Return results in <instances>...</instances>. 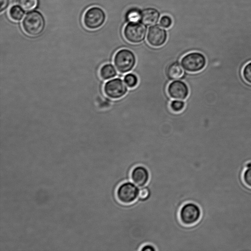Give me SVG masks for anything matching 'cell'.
<instances>
[{"label":"cell","instance_id":"obj_1","mask_svg":"<svg viewBox=\"0 0 251 251\" xmlns=\"http://www.w3.org/2000/svg\"><path fill=\"white\" fill-rule=\"evenodd\" d=\"M45 25V22L43 15L36 10L27 13L22 23L25 33L32 37L40 35L44 30Z\"/></svg>","mask_w":251,"mask_h":251},{"label":"cell","instance_id":"obj_2","mask_svg":"<svg viewBox=\"0 0 251 251\" xmlns=\"http://www.w3.org/2000/svg\"><path fill=\"white\" fill-rule=\"evenodd\" d=\"M201 209L197 203L189 201L183 204L179 211V219L183 225L191 226L197 224L201 219Z\"/></svg>","mask_w":251,"mask_h":251},{"label":"cell","instance_id":"obj_3","mask_svg":"<svg viewBox=\"0 0 251 251\" xmlns=\"http://www.w3.org/2000/svg\"><path fill=\"white\" fill-rule=\"evenodd\" d=\"M140 188L131 180L121 183L117 187L116 196L118 201L124 204L135 202L139 197Z\"/></svg>","mask_w":251,"mask_h":251},{"label":"cell","instance_id":"obj_4","mask_svg":"<svg viewBox=\"0 0 251 251\" xmlns=\"http://www.w3.org/2000/svg\"><path fill=\"white\" fill-rule=\"evenodd\" d=\"M113 62L120 73L126 74L133 69L136 63V59L131 50L123 49L117 51L115 54Z\"/></svg>","mask_w":251,"mask_h":251},{"label":"cell","instance_id":"obj_5","mask_svg":"<svg viewBox=\"0 0 251 251\" xmlns=\"http://www.w3.org/2000/svg\"><path fill=\"white\" fill-rule=\"evenodd\" d=\"M105 18V14L101 8L98 6H92L84 13L82 18L83 25L88 30H96L103 25Z\"/></svg>","mask_w":251,"mask_h":251},{"label":"cell","instance_id":"obj_6","mask_svg":"<svg viewBox=\"0 0 251 251\" xmlns=\"http://www.w3.org/2000/svg\"><path fill=\"white\" fill-rule=\"evenodd\" d=\"M183 69L189 73H197L203 70L206 64L205 56L199 52H191L184 55L180 60Z\"/></svg>","mask_w":251,"mask_h":251},{"label":"cell","instance_id":"obj_7","mask_svg":"<svg viewBox=\"0 0 251 251\" xmlns=\"http://www.w3.org/2000/svg\"><path fill=\"white\" fill-rule=\"evenodd\" d=\"M127 86L120 78H115L105 82L103 86L104 94L108 98L117 100L123 98L127 93Z\"/></svg>","mask_w":251,"mask_h":251},{"label":"cell","instance_id":"obj_8","mask_svg":"<svg viewBox=\"0 0 251 251\" xmlns=\"http://www.w3.org/2000/svg\"><path fill=\"white\" fill-rule=\"evenodd\" d=\"M146 34V28L142 24L130 23L126 25L124 30V35L128 42L137 44L143 41Z\"/></svg>","mask_w":251,"mask_h":251},{"label":"cell","instance_id":"obj_9","mask_svg":"<svg viewBox=\"0 0 251 251\" xmlns=\"http://www.w3.org/2000/svg\"><path fill=\"white\" fill-rule=\"evenodd\" d=\"M167 93L174 100H184L189 95V90L185 82L180 80H175L167 87Z\"/></svg>","mask_w":251,"mask_h":251},{"label":"cell","instance_id":"obj_10","mask_svg":"<svg viewBox=\"0 0 251 251\" xmlns=\"http://www.w3.org/2000/svg\"><path fill=\"white\" fill-rule=\"evenodd\" d=\"M167 38V33L164 29L159 25H154L149 28L147 39L151 46L159 47L165 44Z\"/></svg>","mask_w":251,"mask_h":251},{"label":"cell","instance_id":"obj_11","mask_svg":"<svg viewBox=\"0 0 251 251\" xmlns=\"http://www.w3.org/2000/svg\"><path fill=\"white\" fill-rule=\"evenodd\" d=\"M150 179V171L144 165H137L131 171L130 180L139 188L146 186L149 183Z\"/></svg>","mask_w":251,"mask_h":251},{"label":"cell","instance_id":"obj_12","mask_svg":"<svg viewBox=\"0 0 251 251\" xmlns=\"http://www.w3.org/2000/svg\"><path fill=\"white\" fill-rule=\"evenodd\" d=\"M159 16L158 10L153 8H148L141 12V20L146 25H153L157 23Z\"/></svg>","mask_w":251,"mask_h":251},{"label":"cell","instance_id":"obj_13","mask_svg":"<svg viewBox=\"0 0 251 251\" xmlns=\"http://www.w3.org/2000/svg\"><path fill=\"white\" fill-rule=\"evenodd\" d=\"M166 73L169 79L176 80L182 77L183 75V70L180 63L174 62L168 66Z\"/></svg>","mask_w":251,"mask_h":251},{"label":"cell","instance_id":"obj_14","mask_svg":"<svg viewBox=\"0 0 251 251\" xmlns=\"http://www.w3.org/2000/svg\"><path fill=\"white\" fill-rule=\"evenodd\" d=\"M99 73L100 77L104 80L110 79L117 75L116 70L111 64L102 65L100 68Z\"/></svg>","mask_w":251,"mask_h":251},{"label":"cell","instance_id":"obj_15","mask_svg":"<svg viewBox=\"0 0 251 251\" xmlns=\"http://www.w3.org/2000/svg\"><path fill=\"white\" fill-rule=\"evenodd\" d=\"M24 15V10L19 5H14L8 10V16L14 22L20 21Z\"/></svg>","mask_w":251,"mask_h":251},{"label":"cell","instance_id":"obj_16","mask_svg":"<svg viewBox=\"0 0 251 251\" xmlns=\"http://www.w3.org/2000/svg\"><path fill=\"white\" fill-rule=\"evenodd\" d=\"M17 2L24 10L29 11L37 7L39 0H17Z\"/></svg>","mask_w":251,"mask_h":251},{"label":"cell","instance_id":"obj_17","mask_svg":"<svg viewBox=\"0 0 251 251\" xmlns=\"http://www.w3.org/2000/svg\"><path fill=\"white\" fill-rule=\"evenodd\" d=\"M124 81L129 88H134L137 86L138 84V76L134 74L128 73L126 74L124 77Z\"/></svg>","mask_w":251,"mask_h":251},{"label":"cell","instance_id":"obj_18","mask_svg":"<svg viewBox=\"0 0 251 251\" xmlns=\"http://www.w3.org/2000/svg\"><path fill=\"white\" fill-rule=\"evenodd\" d=\"M126 18L130 23L138 22L141 18V12L136 8L129 10L126 13Z\"/></svg>","mask_w":251,"mask_h":251},{"label":"cell","instance_id":"obj_19","mask_svg":"<svg viewBox=\"0 0 251 251\" xmlns=\"http://www.w3.org/2000/svg\"><path fill=\"white\" fill-rule=\"evenodd\" d=\"M185 105V102L179 100H174L170 103L171 109L175 113L181 112L184 109Z\"/></svg>","mask_w":251,"mask_h":251},{"label":"cell","instance_id":"obj_20","mask_svg":"<svg viewBox=\"0 0 251 251\" xmlns=\"http://www.w3.org/2000/svg\"><path fill=\"white\" fill-rule=\"evenodd\" d=\"M242 76L246 82L251 84V62L248 63L243 67Z\"/></svg>","mask_w":251,"mask_h":251},{"label":"cell","instance_id":"obj_21","mask_svg":"<svg viewBox=\"0 0 251 251\" xmlns=\"http://www.w3.org/2000/svg\"><path fill=\"white\" fill-rule=\"evenodd\" d=\"M243 180L245 184L251 188V167L246 168L244 171Z\"/></svg>","mask_w":251,"mask_h":251},{"label":"cell","instance_id":"obj_22","mask_svg":"<svg viewBox=\"0 0 251 251\" xmlns=\"http://www.w3.org/2000/svg\"><path fill=\"white\" fill-rule=\"evenodd\" d=\"M160 24L162 26L168 28L172 25V20L169 16L164 15L161 17Z\"/></svg>","mask_w":251,"mask_h":251},{"label":"cell","instance_id":"obj_23","mask_svg":"<svg viewBox=\"0 0 251 251\" xmlns=\"http://www.w3.org/2000/svg\"><path fill=\"white\" fill-rule=\"evenodd\" d=\"M140 251H157V249L153 244L146 243L141 247Z\"/></svg>","mask_w":251,"mask_h":251},{"label":"cell","instance_id":"obj_24","mask_svg":"<svg viewBox=\"0 0 251 251\" xmlns=\"http://www.w3.org/2000/svg\"><path fill=\"white\" fill-rule=\"evenodd\" d=\"M0 12L5 10L8 5L9 0H0Z\"/></svg>","mask_w":251,"mask_h":251}]
</instances>
